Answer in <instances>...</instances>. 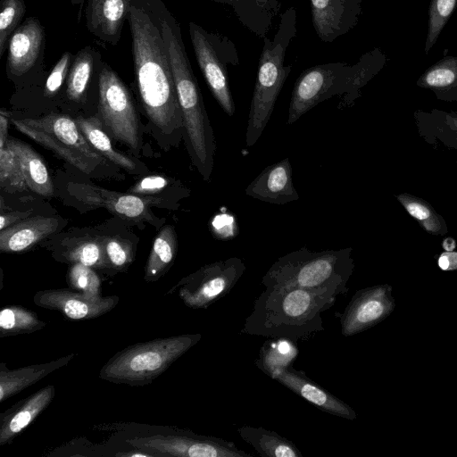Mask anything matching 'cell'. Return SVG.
<instances>
[{"label":"cell","mask_w":457,"mask_h":457,"mask_svg":"<svg viewBox=\"0 0 457 457\" xmlns=\"http://www.w3.org/2000/svg\"><path fill=\"white\" fill-rule=\"evenodd\" d=\"M128 21L135 81L144 110L162 133L181 135L183 118L168 51L142 0L132 5Z\"/></svg>","instance_id":"6da1fadb"},{"label":"cell","mask_w":457,"mask_h":457,"mask_svg":"<svg viewBox=\"0 0 457 457\" xmlns=\"http://www.w3.org/2000/svg\"><path fill=\"white\" fill-rule=\"evenodd\" d=\"M168 51L182 112L186 144L204 180L213 170L216 142L204 99L182 39L180 25L165 5L152 12Z\"/></svg>","instance_id":"7a4b0ae2"},{"label":"cell","mask_w":457,"mask_h":457,"mask_svg":"<svg viewBox=\"0 0 457 457\" xmlns=\"http://www.w3.org/2000/svg\"><path fill=\"white\" fill-rule=\"evenodd\" d=\"M336 300L337 296L316 290L267 287L254 300L241 333L295 342L309 340L325 329L321 313Z\"/></svg>","instance_id":"3957f363"},{"label":"cell","mask_w":457,"mask_h":457,"mask_svg":"<svg viewBox=\"0 0 457 457\" xmlns=\"http://www.w3.org/2000/svg\"><path fill=\"white\" fill-rule=\"evenodd\" d=\"M385 61L382 52L373 49L354 64L329 62L304 70L293 87L287 124H293L314 106L333 96H341L345 106L353 104L361 87L382 68Z\"/></svg>","instance_id":"277c9868"},{"label":"cell","mask_w":457,"mask_h":457,"mask_svg":"<svg viewBox=\"0 0 457 457\" xmlns=\"http://www.w3.org/2000/svg\"><path fill=\"white\" fill-rule=\"evenodd\" d=\"M351 247L312 252L306 246L278 258L262 277L265 287H294L335 296L349 291L354 270Z\"/></svg>","instance_id":"5b68a950"},{"label":"cell","mask_w":457,"mask_h":457,"mask_svg":"<svg viewBox=\"0 0 457 457\" xmlns=\"http://www.w3.org/2000/svg\"><path fill=\"white\" fill-rule=\"evenodd\" d=\"M295 37L296 9L293 6L282 14L273 39L263 37L245 133L248 147L255 145L268 125L278 96L291 72L292 67L285 65V59L287 49Z\"/></svg>","instance_id":"8992f818"},{"label":"cell","mask_w":457,"mask_h":457,"mask_svg":"<svg viewBox=\"0 0 457 457\" xmlns=\"http://www.w3.org/2000/svg\"><path fill=\"white\" fill-rule=\"evenodd\" d=\"M201 338V334H184L129 345L105 362L99 378L114 384L147 386Z\"/></svg>","instance_id":"52a82bcc"},{"label":"cell","mask_w":457,"mask_h":457,"mask_svg":"<svg viewBox=\"0 0 457 457\" xmlns=\"http://www.w3.org/2000/svg\"><path fill=\"white\" fill-rule=\"evenodd\" d=\"M11 120L22 134L86 174H91L98 165L106 164V158L89 145L75 120L67 115L52 113Z\"/></svg>","instance_id":"ba28073f"},{"label":"cell","mask_w":457,"mask_h":457,"mask_svg":"<svg viewBox=\"0 0 457 457\" xmlns=\"http://www.w3.org/2000/svg\"><path fill=\"white\" fill-rule=\"evenodd\" d=\"M195 59L213 97L229 117L235 103L229 88L228 68L239 64L235 44L226 36L209 32L194 21L188 24Z\"/></svg>","instance_id":"9c48e42d"},{"label":"cell","mask_w":457,"mask_h":457,"mask_svg":"<svg viewBox=\"0 0 457 457\" xmlns=\"http://www.w3.org/2000/svg\"><path fill=\"white\" fill-rule=\"evenodd\" d=\"M98 114L103 127L112 138L138 152V120L130 92L104 61L99 76Z\"/></svg>","instance_id":"30bf717a"},{"label":"cell","mask_w":457,"mask_h":457,"mask_svg":"<svg viewBox=\"0 0 457 457\" xmlns=\"http://www.w3.org/2000/svg\"><path fill=\"white\" fill-rule=\"evenodd\" d=\"M245 270V264L238 257L208 263L182 278L167 295L178 293L186 306L206 309L229 293Z\"/></svg>","instance_id":"8fae6325"},{"label":"cell","mask_w":457,"mask_h":457,"mask_svg":"<svg viewBox=\"0 0 457 457\" xmlns=\"http://www.w3.org/2000/svg\"><path fill=\"white\" fill-rule=\"evenodd\" d=\"M127 443L154 456L165 457H253L238 449L234 442L212 436L179 430L170 435L129 438Z\"/></svg>","instance_id":"7c38bea8"},{"label":"cell","mask_w":457,"mask_h":457,"mask_svg":"<svg viewBox=\"0 0 457 457\" xmlns=\"http://www.w3.org/2000/svg\"><path fill=\"white\" fill-rule=\"evenodd\" d=\"M46 30L35 16L26 18L11 36L5 71L16 85L33 82L45 75Z\"/></svg>","instance_id":"4fadbf2b"},{"label":"cell","mask_w":457,"mask_h":457,"mask_svg":"<svg viewBox=\"0 0 457 457\" xmlns=\"http://www.w3.org/2000/svg\"><path fill=\"white\" fill-rule=\"evenodd\" d=\"M68 188L80 204L89 208H105L119 218L134 222L154 223L156 217L151 206L161 203L157 196L120 193L87 183H71Z\"/></svg>","instance_id":"5bb4252c"},{"label":"cell","mask_w":457,"mask_h":457,"mask_svg":"<svg viewBox=\"0 0 457 457\" xmlns=\"http://www.w3.org/2000/svg\"><path fill=\"white\" fill-rule=\"evenodd\" d=\"M395 308L393 287L380 284L357 290L338 316L341 334L352 337L387 318Z\"/></svg>","instance_id":"9a60e30c"},{"label":"cell","mask_w":457,"mask_h":457,"mask_svg":"<svg viewBox=\"0 0 457 457\" xmlns=\"http://www.w3.org/2000/svg\"><path fill=\"white\" fill-rule=\"evenodd\" d=\"M118 295L96 296L71 288L45 289L35 293L33 302L40 308L57 311L74 320H91L111 312Z\"/></svg>","instance_id":"2e32d148"},{"label":"cell","mask_w":457,"mask_h":457,"mask_svg":"<svg viewBox=\"0 0 457 457\" xmlns=\"http://www.w3.org/2000/svg\"><path fill=\"white\" fill-rule=\"evenodd\" d=\"M363 0H310L312 23L318 37L332 43L358 23Z\"/></svg>","instance_id":"e0dca14e"},{"label":"cell","mask_w":457,"mask_h":457,"mask_svg":"<svg viewBox=\"0 0 457 457\" xmlns=\"http://www.w3.org/2000/svg\"><path fill=\"white\" fill-rule=\"evenodd\" d=\"M138 0H87V29L97 39L117 46L132 5Z\"/></svg>","instance_id":"ac0fdd59"},{"label":"cell","mask_w":457,"mask_h":457,"mask_svg":"<svg viewBox=\"0 0 457 457\" xmlns=\"http://www.w3.org/2000/svg\"><path fill=\"white\" fill-rule=\"evenodd\" d=\"M272 378L327 413L349 420L357 418L355 411L349 404L312 381L305 372L295 370L292 365L277 371Z\"/></svg>","instance_id":"d6986e66"},{"label":"cell","mask_w":457,"mask_h":457,"mask_svg":"<svg viewBox=\"0 0 457 457\" xmlns=\"http://www.w3.org/2000/svg\"><path fill=\"white\" fill-rule=\"evenodd\" d=\"M245 194L254 199L278 205L298 200L289 158L267 166L247 186Z\"/></svg>","instance_id":"ffe728a7"},{"label":"cell","mask_w":457,"mask_h":457,"mask_svg":"<svg viewBox=\"0 0 457 457\" xmlns=\"http://www.w3.org/2000/svg\"><path fill=\"white\" fill-rule=\"evenodd\" d=\"M53 257L60 262L81 263L96 271L111 276L104 249V236L87 233L66 236L47 246Z\"/></svg>","instance_id":"44dd1931"},{"label":"cell","mask_w":457,"mask_h":457,"mask_svg":"<svg viewBox=\"0 0 457 457\" xmlns=\"http://www.w3.org/2000/svg\"><path fill=\"white\" fill-rule=\"evenodd\" d=\"M55 387L47 385L0 414V445L11 444L52 403Z\"/></svg>","instance_id":"7402d4cb"},{"label":"cell","mask_w":457,"mask_h":457,"mask_svg":"<svg viewBox=\"0 0 457 457\" xmlns=\"http://www.w3.org/2000/svg\"><path fill=\"white\" fill-rule=\"evenodd\" d=\"M60 226L57 217L37 215L0 230L2 253H23L54 234Z\"/></svg>","instance_id":"603a6c76"},{"label":"cell","mask_w":457,"mask_h":457,"mask_svg":"<svg viewBox=\"0 0 457 457\" xmlns=\"http://www.w3.org/2000/svg\"><path fill=\"white\" fill-rule=\"evenodd\" d=\"M103 62L100 52L91 46H86L74 54L65 83V96L71 102H87L90 87L99 84Z\"/></svg>","instance_id":"cb8c5ba5"},{"label":"cell","mask_w":457,"mask_h":457,"mask_svg":"<svg viewBox=\"0 0 457 457\" xmlns=\"http://www.w3.org/2000/svg\"><path fill=\"white\" fill-rule=\"evenodd\" d=\"M75 356V353H70L48 362L31 364L15 370H10L4 362L0 363V403L66 366Z\"/></svg>","instance_id":"d4e9b609"},{"label":"cell","mask_w":457,"mask_h":457,"mask_svg":"<svg viewBox=\"0 0 457 457\" xmlns=\"http://www.w3.org/2000/svg\"><path fill=\"white\" fill-rule=\"evenodd\" d=\"M229 5L239 22L259 37H267L281 9L280 0H211Z\"/></svg>","instance_id":"484cf974"},{"label":"cell","mask_w":457,"mask_h":457,"mask_svg":"<svg viewBox=\"0 0 457 457\" xmlns=\"http://www.w3.org/2000/svg\"><path fill=\"white\" fill-rule=\"evenodd\" d=\"M8 141L18 156L28 188L39 195L52 196L53 182L39 154L24 142L12 137Z\"/></svg>","instance_id":"4316f807"},{"label":"cell","mask_w":457,"mask_h":457,"mask_svg":"<svg viewBox=\"0 0 457 457\" xmlns=\"http://www.w3.org/2000/svg\"><path fill=\"white\" fill-rule=\"evenodd\" d=\"M178 252V239L171 225H166L155 237L145 266L144 280L155 282L173 265Z\"/></svg>","instance_id":"83f0119b"},{"label":"cell","mask_w":457,"mask_h":457,"mask_svg":"<svg viewBox=\"0 0 457 457\" xmlns=\"http://www.w3.org/2000/svg\"><path fill=\"white\" fill-rule=\"evenodd\" d=\"M237 433L262 457H303L292 441L275 431L264 428L242 426L237 428Z\"/></svg>","instance_id":"f1b7e54d"},{"label":"cell","mask_w":457,"mask_h":457,"mask_svg":"<svg viewBox=\"0 0 457 457\" xmlns=\"http://www.w3.org/2000/svg\"><path fill=\"white\" fill-rule=\"evenodd\" d=\"M75 121L89 145L100 154L127 170L136 169L130 158L114 149L110 137L103 129L100 118L79 116Z\"/></svg>","instance_id":"f546056e"},{"label":"cell","mask_w":457,"mask_h":457,"mask_svg":"<svg viewBox=\"0 0 457 457\" xmlns=\"http://www.w3.org/2000/svg\"><path fill=\"white\" fill-rule=\"evenodd\" d=\"M296 343L287 338L270 337L262 346L255 365L272 378L277 371L290 366L296 359Z\"/></svg>","instance_id":"4dcf8cb0"},{"label":"cell","mask_w":457,"mask_h":457,"mask_svg":"<svg viewBox=\"0 0 457 457\" xmlns=\"http://www.w3.org/2000/svg\"><path fill=\"white\" fill-rule=\"evenodd\" d=\"M46 326L37 312L21 305H7L0 312V337L30 334Z\"/></svg>","instance_id":"1f68e13d"},{"label":"cell","mask_w":457,"mask_h":457,"mask_svg":"<svg viewBox=\"0 0 457 457\" xmlns=\"http://www.w3.org/2000/svg\"><path fill=\"white\" fill-rule=\"evenodd\" d=\"M418 84L441 94L457 91V57L439 60L420 76Z\"/></svg>","instance_id":"d6a6232c"},{"label":"cell","mask_w":457,"mask_h":457,"mask_svg":"<svg viewBox=\"0 0 457 457\" xmlns=\"http://www.w3.org/2000/svg\"><path fill=\"white\" fill-rule=\"evenodd\" d=\"M104 249L111 276L127 271L135 259V244L120 235L104 236Z\"/></svg>","instance_id":"836d02e7"},{"label":"cell","mask_w":457,"mask_h":457,"mask_svg":"<svg viewBox=\"0 0 457 457\" xmlns=\"http://www.w3.org/2000/svg\"><path fill=\"white\" fill-rule=\"evenodd\" d=\"M0 185L9 193L29 189L18 156L8 140L0 146Z\"/></svg>","instance_id":"e575fe53"},{"label":"cell","mask_w":457,"mask_h":457,"mask_svg":"<svg viewBox=\"0 0 457 457\" xmlns=\"http://www.w3.org/2000/svg\"><path fill=\"white\" fill-rule=\"evenodd\" d=\"M26 10L25 0H1L0 59L7 50L11 36L23 21Z\"/></svg>","instance_id":"d590c367"},{"label":"cell","mask_w":457,"mask_h":457,"mask_svg":"<svg viewBox=\"0 0 457 457\" xmlns=\"http://www.w3.org/2000/svg\"><path fill=\"white\" fill-rule=\"evenodd\" d=\"M457 0H431L428 10V28L425 42V53L428 52L436 43L446 22L451 17Z\"/></svg>","instance_id":"8d00e7d4"},{"label":"cell","mask_w":457,"mask_h":457,"mask_svg":"<svg viewBox=\"0 0 457 457\" xmlns=\"http://www.w3.org/2000/svg\"><path fill=\"white\" fill-rule=\"evenodd\" d=\"M66 282L71 289L90 295H102L101 278L96 270L89 266L81 263L70 264Z\"/></svg>","instance_id":"74e56055"},{"label":"cell","mask_w":457,"mask_h":457,"mask_svg":"<svg viewBox=\"0 0 457 457\" xmlns=\"http://www.w3.org/2000/svg\"><path fill=\"white\" fill-rule=\"evenodd\" d=\"M74 54L70 51L64 52L56 62L52 71L44 81L43 95L47 98L56 96L66 83L67 76L71 66Z\"/></svg>","instance_id":"f35d334b"},{"label":"cell","mask_w":457,"mask_h":457,"mask_svg":"<svg viewBox=\"0 0 457 457\" xmlns=\"http://www.w3.org/2000/svg\"><path fill=\"white\" fill-rule=\"evenodd\" d=\"M169 180L159 175L145 177L136 183L129 190V193L138 195H152L164 189Z\"/></svg>","instance_id":"ab89813d"},{"label":"cell","mask_w":457,"mask_h":457,"mask_svg":"<svg viewBox=\"0 0 457 457\" xmlns=\"http://www.w3.org/2000/svg\"><path fill=\"white\" fill-rule=\"evenodd\" d=\"M403 204L413 218L420 221H424L426 228H428V220L432 218V212L426 204L409 199L403 200Z\"/></svg>","instance_id":"60d3db41"},{"label":"cell","mask_w":457,"mask_h":457,"mask_svg":"<svg viewBox=\"0 0 457 457\" xmlns=\"http://www.w3.org/2000/svg\"><path fill=\"white\" fill-rule=\"evenodd\" d=\"M30 212H4L0 216V230L4 229L29 217Z\"/></svg>","instance_id":"b9f144b4"},{"label":"cell","mask_w":457,"mask_h":457,"mask_svg":"<svg viewBox=\"0 0 457 457\" xmlns=\"http://www.w3.org/2000/svg\"><path fill=\"white\" fill-rule=\"evenodd\" d=\"M438 267L445 271L457 270V252L450 251L442 253L437 259Z\"/></svg>","instance_id":"7bdbcfd3"},{"label":"cell","mask_w":457,"mask_h":457,"mask_svg":"<svg viewBox=\"0 0 457 457\" xmlns=\"http://www.w3.org/2000/svg\"><path fill=\"white\" fill-rule=\"evenodd\" d=\"M8 120L7 112L2 110L0 114V146L4 145L9 138Z\"/></svg>","instance_id":"ee69618b"},{"label":"cell","mask_w":457,"mask_h":457,"mask_svg":"<svg viewBox=\"0 0 457 457\" xmlns=\"http://www.w3.org/2000/svg\"><path fill=\"white\" fill-rule=\"evenodd\" d=\"M115 455L121 457H154L153 454L138 449H137V452L133 450L132 452L117 453Z\"/></svg>","instance_id":"f6af8a7d"},{"label":"cell","mask_w":457,"mask_h":457,"mask_svg":"<svg viewBox=\"0 0 457 457\" xmlns=\"http://www.w3.org/2000/svg\"><path fill=\"white\" fill-rule=\"evenodd\" d=\"M442 246L445 251L450 252L454 250L456 243L453 238L447 237L443 241Z\"/></svg>","instance_id":"bcb514c9"},{"label":"cell","mask_w":457,"mask_h":457,"mask_svg":"<svg viewBox=\"0 0 457 457\" xmlns=\"http://www.w3.org/2000/svg\"><path fill=\"white\" fill-rule=\"evenodd\" d=\"M71 4L73 5H79L80 8V13H81V8L85 3V0H69Z\"/></svg>","instance_id":"7dc6e473"}]
</instances>
